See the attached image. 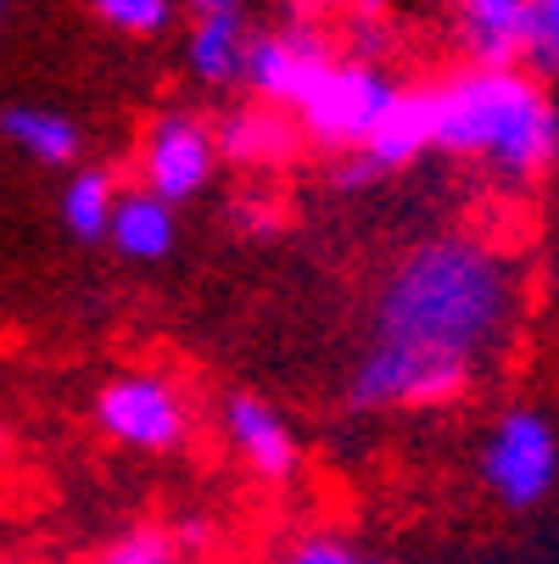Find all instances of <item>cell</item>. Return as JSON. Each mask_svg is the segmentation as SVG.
I'll return each instance as SVG.
<instances>
[{
  "label": "cell",
  "mask_w": 559,
  "mask_h": 564,
  "mask_svg": "<svg viewBox=\"0 0 559 564\" xmlns=\"http://www.w3.org/2000/svg\"><path fill=\"white\" fill-rule=\"evenodd\" d=\"M526 7H531V45H526V62L559 67V0H526Z\"/></svg>",
  "instance_id": "cell-20"
},
{
  "label": "cell",
  "mask_w": 559,
  "mask_h": 564,
  "mask_svg": "<svg viewBox=\"0 0 559 564\" xmlns=\"http://www.w3.org/2000/svg\"><path fill=\"white\" fill-rule=\"evenodd\" d=\"M7 12H12V0H0V23H7Z\"/></svg>",
  "instance_id": "cell-23"
},
{
  "label": "cell",
  "mask_w": 559,
  "mask_h": 564,
  "mask_svg": "<svg viewBox=\"0 0 559 564\" xmlns=\"http://www.w3.org/2000/svg\"><path fill=\"white\" fill-rule=\"evenodd\" d=\"M118 180L107 174V169H73L67 174V185H62V196H56V213H62V229L73 235V240H85V247H96V240H107V229H112V213H118Z\"/></svg>",
  "instance_id": "cell-16"
},
{
  "label": "cell",
  "mask_w": 559,
  "mask_h": 564,
  "mask_svg": "<svg viewBox=\"0 0 559 564\" xmlns=\"http://www.w3.org/2000/svg\"><path fill=\"white\" fill-rule=\"evenodd\" d=\"M218 156L224 163H241V169H275L291 156V140H297V118L275 112V107H235L218 129Z\"/></svg>",
  "instance_id": "cell-14"
},
{
  "label": "cell",
  "mask_w": 559,
  "mask_h": 564,
  "mask_svg": "<svg viewBox=\"0 0 559 564\" xmlns=\"http://www.w3.org/2000/svg\"><path fill=\"white\" fill-rule=\"evenodd\" d=\"M336 62L331 40L308 29V23H286V29H269V34H252L247 45V73H241V85L252 90L258 107H275L286 118L302 112L308 90L325 78V67Z\"/></svg>",
  "instance_id": "cell-7"
},
{
  "label": "cell",
  "mask_w": 559,
  "mask_h": 564,
  "mask_svg": "<svg viewBox=\"0 0 559 564\" xmlns=\"http://www.w3.org/2000/svg\"><path fill=\"white\" fill-rule=\"evenodd\" d=\"M426 151H437V140H431V90H404V96L391 101V112L375 123V134H369L353 156H358L375 180H386V174H397V169L420 163Z\"/></svg>",
  "instance_id": "cell-11"
},
{
  "label": "cell",
  "mask_w": 559,
  "mask_h": 564,
  "mask_svg": "<svg viewBox=\"0 0 559 564\" xmlns=\"http://www.w3.org/2000/svg\"><path fill=\"white\" fill-rule=\"evenodd\" d=\"M207 531L202 525H185V531H169V525H135L123 536H112L101 547V564H180L185 542H202Z\"/></svg>",
  "instance_id": "cell-17"
},
{
  "label": "cell",
  "mask_w": 559,
  "mask_h": 564,
  "mask_svg": "<svg viewBox=\"0 0 559 564\" xmlns=\"http://www.w3.org/2000/svg\"><path fill=\"white\" fill-rule=\"evenodd\" d=\"M247 23L241 18H196L191 34H185V67L196 85L207 90H224V85H241L247 73Z\"/></svg>",
  "instance_id": "cell-15"
},
{
  "label": "cell",
  "mask_w": 559,
  "mask_h": 564,
  "mask_svg": "<svg viewBox=\"0 0 559 564\" xmlns=\"http://www.w3.org/2000/svg\"><path fill=\"white\" fill-rule=\"evenodd\" d=\"M85 12L112 34L151 40V34H163L174 23V0H85Z\"/></svg>",
  "instance_id": "cell-18"
},
{
  "label": "cell",
  "mask_w": 559,
  "mask_h": 564,
  "mask_svg": "<svg viewBox=\"0 0 559 564\" xmlns=\"http://www.w3.org/2000/svg\"><path fill=\"white\" fill-rule=\"evenodd\" d=\"M224 436H229L235 458H241L258 480H291L297 464H302L297 431L286 425V414L275 409L269 397L229 391L224 397Z\"/></svg>",
  "instance_id": "cell-9"
},
{
  "label": "cell",
  "mask_w": 559,
  "mask_h": 564,
  "mask_svg": "<svg viewBox=\"0 0 559 564\" xmlns=\"http://www.w3.org/2000/svg\"><path fill=\"white\" fill-rule=\"evenodd\" d=\"M470 386V364L464 358H442V352H420V347H386L375 341L353 380H347V409L358 414H391V409H442Z\"/></svg>",
  "instance_id": "cell-3"
},
{
  "label": "cell",
  "mask_w": 559,
  "mask_h": 564,
  "mask_svg": "<svg viewBox=\"0 0 559 564\" xmlns=\"http://www.w3.org/2000/svg\"><path fill=\"white\" fill-rule=\"evenodd\" d=\"M459 40L475 67H520L531 45V7L526 0H459Z\"/></svg>",
  "instance_id": "cell-10"
},
{
  "label": "cell",
  "mask_w": 559,
  "mask_h": 564,
  "mask_svg": "<svg viewBox=\"0 0 559 564\" xmlns=\"http://www.w3.org/2000/svg\"><path fill=\"white\" fill-rule=\"evenodd\" d=\"M0 140H7L18 156L40 169H73L85 156V129H78L67 112L40 107V101H12L0 107Z\"/></svg>",
  "instance_id": "cell-12"
},
{
  "label": "cell",
  "mask_w": 559,
  "mask_h": 564,
  "mask_svg": "<svg viewBox=\"0 0 559 564\" xmlns=\"http://www.w3.org/2000/svg\"><path fill=\"white\" fill-rule=\"evenodd\" d=\"M509 318V274L470 235H437L404 252L375 296V341L475 358Z\"/></svg>",
  "instance_id": "cell-1"
},
{
  "label": "cell",
  "mask_w": 559,
  "mask_h": 564,
  "mask_svg": "<svg viewBox=\"0 0 559 564\" xmlns=\"http://www.w3.org/2000/svg\"><path fill=\"white\" fill-rule=\"evenodd\" d=\"M336 7H353V0H286L291 18H319V12H336Z\"/></svg>",
  "instance_id": "cell-22"
},
{
  "label": "cell",
  "mask_w": 559,
  "mask_h": 564,
  "mask_svg": "<svg viewBox=\"0 0 559 564\" xmlns=\"http://www.w3.org/2000/svg\"><path fill=\"white\" fill-rule=\"evenodd\" d=\"M107 240L129 258V263H163L180 247V207H169L151 191H123Z\"/></svg>",
  "instance_id": "cell-13"
},
{
  "label": "cell",
  "mask_w": 559,
  "mask_h": 564,
  "mask_svg": "<svg viewBox=\"0 0 559 564\" xmlns=\"http://www.w3.org/2000/svg\"><path fill=\"white\" fill-rule=\"evenodd\" d=\"M218 174V134L196 112H169L157 118L146 145H140V191L163 196L169 207L196 202Z\"/></svg>",
  "instance_id": "cell-8"
},
{
  "label": "cell",
  "mask_w": 559,
  "mask_h": 564,
  "mask_svg": "<svg viewBox=\"0 0 559 564\" xmlns=\"http://www.w3.org/2000/svg\"><path fill=\"white\" fill-rule=\"evenodd\" d=\"M559 475V442H553V425L537 414V409H509L487 447H482V480L487 492L504 503V509H531L548 498Z\"/></svg>",
  "instance_id": "cell-6"
},
{
  "label": "cell",
  "mask_w": 559,
  "mask_h": 564,
  "mask_svg": "<svg viewBox=\"0 0 559 564\" xmlns=\"http://www.w3.org/2000/svg\"><path fill=\"white\" fill-rule=\"evenodd\" d=\"M404 96V85H391V78L375 67V62H331L325 78L308 90L302 112H297V134H308L313 145H331V151H358L375 123L391 112V101Z\"/></svg>",
  "instance_id": "cell-4"
},
{
  "label": "cell",
  "mask_w": 559,
  "mask_h": 564,
  "mask_svg": "<svg viewBox=\"0 0 559 564\" xmlns=\"http://www.w3.org/2000/svg\"><path fill=\"white\" fill-rule=\"evenodd\" d=\"M0 458H7V425H0Z\"/></svg>",
  "instance_id": "cell-24"
},
{
  "label": "cell",
  "mask_w": 559,
  "mask_h": 564,
  "mask_svg": "<svg viewBox=\"0 0 559 564\" xmlns=\"http://www.w3.org/2000/svg\"><path fill=\"white\" fill-rule=\"evenodd\" d=\"M286 564H386V558L364 553L358 542H347V536H336V531H313V536H302V542L291 547Z\"/></svg>",
  "instance_id": "cell-19"
},
{
  "label": "cell",
  "mask_w": 559,
  "mask_h": 564,
  "mask_svg": "<svg viewBox=\"0 0 559 564\" xmlns=\"http://www.w3.org/2000/svg\"><path fill=\"white\" fill-rule=\"evenodd\" d=\"M96 425L101 436H112L118 447L135 453H174L191 431V409H185V391L169 375H118L96 391Z\"/></svg>",
  "instance_id": "cell-5"
},
{
  "label": "cell",
  "mask_w": 559,
  "mask_h": 564,
  "mask_svg": "<svg viewBox=\"0 0 559 564\" xmlns=\"http://www.w3.org/2000/svg\"><path fill=\"white\" fill-rule=\"evenodd\" d=\"M431 140L448 156L531 180L559 156V112L520 67H464L431 85Z\"/></svg>",
  "instance_id": "cell-2"
},
{
  "label": "cell",
  "mask_w": 559,
  "mask_h": 564,
  "mask_svg": "<svg viewBox=\"0 0 559 564\" xmlns=\"http://www.w3.org/2000/svg\"><path fill=\"white\" fill-rule=\"evenodd\" d=\"M185 7H191L196 18H241L247 0H185Z\"/></svg>",
  "instance_id": "cell-21"
}]
</instances>
